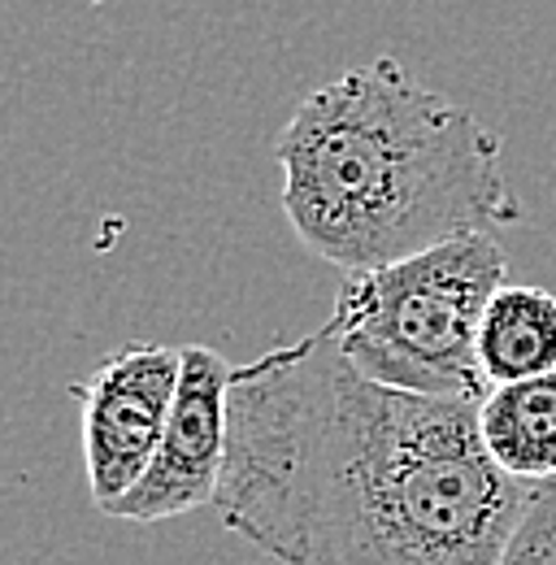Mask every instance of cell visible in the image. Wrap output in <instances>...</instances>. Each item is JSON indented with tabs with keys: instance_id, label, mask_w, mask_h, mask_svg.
Segmentation results:
<instances>
[{
	"instance_id": "obj_4",
	"label": "cell",
	"mask_w": 556,
	"mask_h": 565,
	"mask_svg": "<svg viewBox=\"0 0 556 565\" xmlns=\"http://www.w3.org/2000/svg\"><path fill=\"white\" fill-rule=\"evenodd\" d=\"M183 379V349L131 340L105 353L92 374L70 383L83 414V466L96 509L105 513L148 470Z\"/></svg>"
},
{
	"instance_id": "obj_2",
	"label": "cell",
	"mask_w": 556,
	"mask_h": 565,
	"mask_svg": "<svg viewBox=\"0 0 556 565\" xmlns=\"http://www.w3.org/2000/svg\"><path fill=\"white\" fill-rule=\"evenodd\" d=\"M275 161L296 239L344 275L526 217L504 174V140L396 57L313 87Z\"/></svg>"
},
{
	"instance_id": "obj_3",
	"label": "cell",
	"mask_w": 556,
	"mask_h": 565,
	"mask_svg": "<svg viewBox=\"0 0 556 565\" xmlns=\"http://www.w3.org/2000/svg\"><path fill=\"white\" fill-rule=\"evenodd\" d=\"M504 282L509 257L495 235L479 231L348 275L327 327L374 383L443 401H483L491 383L479 361V327Z\"/></svg>"
},
{
	"instance_id": "obj_9",
	"label": "cell",
	"mask_w": 556,
	"mask_h": 565,
	"mask_svg": "<svg viewBox=\"0 0 556 565\" xmlns=\"http://www.w3.org/2000/svg\"><path fill=\"white\" fill-rule=\"evenodd\" d=\"M83 4H96V9H100V4H105V0H83Z\"/></svg>"
},
{
	"instance_id": "obj_7",
	"label": "cell",
	"mask_w": 556,
	"mask_h": 565,
	"mask_svg": "<svg viewBox=\"0 0 556 565\" xmlns=\"http://www.w3.org/2000/svg\"><path fill=\"white\" fill-rule=\"evenodd\" d=\"M479 361L491 387L556 370V296L548 287L504 282L479 327Z\"/></svg>"
},
{
	"instance_id": "obj_8",
	"label": "cell",
	"mask_w": 556,
	"mask_h": 565,
	"mask_svg": "<svg viewBox=\"0 0 556 565\" xmlns=\"http://www.w3.org/2000/svg\"><path fill=\"white\" fill-rule=\"evenodd\" d=\"M500 565H556V479L531 488V500L500 553Z\"/></svg>"
},
{
	"instance_id": "obj_1",
	"label": "cell",
	"mask_w": 556,
	"mask_h": 565,
	"mask_svg": "<svg viewBox=\"0 0 556 565\" xmlns=\"http://www.w3.org/2000/svg\"><path fill=\"white\" fill-rule=\"evenodd\" d=\"M531 488L487 452L479 401L374 383L331 327L231 374L213 509L282 565H500Z\"/></svg>"
},
{
	"instance_id": "obj_6",
	"label": "cell",
	"mask_w": 556,
	"mask_h": 565,
	"mask_svg": "<svg viewBox=\"0 0 556 565\" xmlns=\"http://www.w3.org/2000/svg\"><path fill=\"white\" fill-rule=\"evenodd\" d=\"M479 430L495 466L513 479H556V370L491 387L479 401Z\"/></svg>"
},
{
	"instance_id": "obj_5",
	"label": "cell",
	"mask_w": 556,
	"mask_h": 565,
	"mask_svg": "<svg viewBox=\"0 0 556 565\" xmlns=\"http://www.w3.org/2000/svg\"><path fill=\"white\" fill-rule=\"evenodd\" d=\"M231 374L235 365L205 344L183 349V379L165 435L136 479L105 513L122 522H165L217 500L231 439Z\"/></svg>"
}]
</instances>
